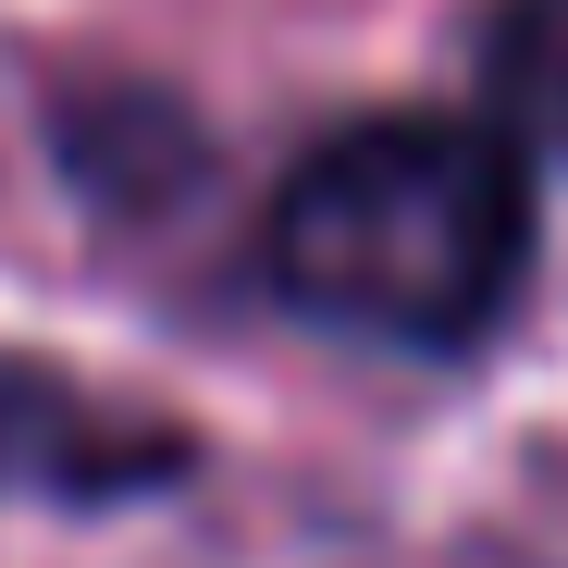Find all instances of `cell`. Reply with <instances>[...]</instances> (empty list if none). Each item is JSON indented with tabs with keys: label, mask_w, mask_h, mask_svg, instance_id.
Returning a JSON list of instances; mask_svg holds the SVG:
<instances>
[{
	"label": "cell",
	"mask_w": 568,
	"mask_h": 568,
	"mask_svg": "<svg viewBox=\"0 0 568 568\" xmlns=\"http://www.w3.org/2000/svg\"><path fill=\"white\" fill-rule=\"evenodd\" d=\"M260 284L346 346L469 358L531 284V149L469 112L334 124L272 185Z\"/></svg>",
	"instance_id": "cell-1"
},
{
	"label": "cell",
	"mask_w": 568,
	"mask_h": 568,
	"mask_svg": "<svg viewBox=\"0 0 568 568\" xmlns=\"http://www.w3.org/2000/svg\"><path fill=\"white\" fill-rule=\"evenodd\" d=\"M185 469H199V433L185 420L74 384L38 346H0V495H26V507H124V495H173Z\"/></svg>",
	"instance_id": "cell-2"
},
{
	"label": "cell",
	"mask_w": 568,
	"mask_h": 568,
	"mask_svg": "<svg viewBox=\"0 0 568 568\" xmlns=\"http://www.w3.org/2000/svg\"><path fill=\"white\" fill-rule=\"evenodd\" d=\"M483 87L531 161H568V0H507L483 38Z\"/></svg>",
	"instance_id": "cell-3"
}]
</instances>
